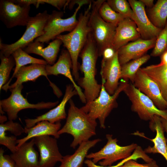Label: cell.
I'll return each mask as SVG.
<instances>
[{
  "instance_id": "15",
  "label": "cell",
  "mask_w": 167,
  "mask_h": 167,
  "mask_svg": "<svg viewBox=\"0 0 167 167\" xmlns=\"http://www.w3.org/2000/svg\"><path fill=\"white\" fill-rule=\"evenodd\" d=\"M77 95V92L72 84L66 85L65 94L60 103L56 107L35 118L25 119V128L32 127L37 123L43 121H47L50 123H55L65 119L67 117L65 111L66 105L71 97Z\"/></svg>"
},
{
  "instance_id": "10",
  "label": "cell",
  "mask_w": 167,
  "mask_h": 167,
  "mask_svg": "<svg viewBox=\"0 0 167 167\" xmlns=\"http://www.w3.org/2000/svg\"><path fill=\"white\" fill-rule=\"evenodd\" d=\"M23 88L22 84L17 85L15 88L10 89L11 94L8 98L0 101V108L6 113L9 120L16 119L18 113L22 109H32L39 110L50 109L56 106L59 103L58 101H57L41 102L36 104L30 103L22 94Z\"/></svg>"
},
{
  "instance_id": "39",
  "label": "cell",
  "mask_w": 167,
  "mask_h": 167,
  "mask_svg": "<svg viewBox=\"0 0 167 167\" xmlns=\"http://www.w3.org/2000/svg\"><path fill=\"white\" fill-rule=\"evenodd\" d=\"M45 3H46L56 8L59 10L63 7L65 9L68 6L70 0H42Z\"/></svg>"
},
{
  "instance_id": "44",
  "label": "cell",
  "mask_w": 167,
  "mask_h": 167,
  "mask_svg": "<svg viewBox=\"0 0 167 167\" xmlns=\"http://www.w3.org/2000/svg\"><path fill=\"white\" fill-rule=\"evenodd\" d=\"M161 119L164 131L166 133L167 135V119L161 117ZM166 140L167 143V136Z\"/></svg>"
},
{
  "instance_id": "12",
  "label": "cell",
  "mask_w": 167,
  "mask_h": 167,
  "mask_svg": "<svg viewBox=\"0 0 167 167\" xmlns=\"http://www.w3.org/2000/svg\"><path fill=\"white\" fill-rule=\"evenodd\" d=\"M34 139L40 153L39 167H53L57 162H61L63 156L59 151L56 138L45 135Z\"/></svg>"
},
{
  "instance_id": "14",
  "label": "cell",
  "mask_w": 167,
  "mask_h": 167,
  "mask_svg": "<svg viewBox=\"0 0 167 167\" xmlns=\"http://www.w3.org/2000/svg\"><path fill=\"white\" fill-rule=\"evenodd\" d=\"M128 2L134 12L132 19L136 24L141 38L147 40L157 38L163 28H156L152 24L147 15L145 5L139 0Z\"/></svg>"
},
{
  "instance_id": "2",
  "label": "cell",
  "mask_w": 167,
  "mask_h": 167,
  "mask_svg": "<svg viewBox=\"0 0 167 167\" xmlns=\"http://www.w3.org/2000/svg\"><path fill=\"white\" fill-rule=\"evenodd\" d=\"M66 123L58 132L60 135L67 133L71 135L73 139L70 147L75 149L83 142L88 141L96 134V120L75 106L70 99Z\"/></svg>"
},
{
  "instance_id": "42",
  "label": "cell",
  "mask_w": 167,
  "mask_h": 167,
  "mask_svg": "<svg viewBox=\"0 0 167 167\" xmlns=\"http://www.w3.org/2000/svg\"><path fill=\"white\" fill-rule=\"evenodd\" d=\"M139 1L148 8L152 7L154 5L153 0H139Z\"/></svg>"
},
{
  "instance_id": "31",
  "label": "cell",
  "mask_w": 167,
  "mask_h": 167,
  "mask_svg": "<svg viewBox=\"0 0 167 167\" xmlns=\"http://www.w3.org/2000/svg\"><path fill=\"white\" fill-rule=\"evenodd\" d=\"M0 90L9 81V78L12 69L15 65V62L12 55L6 57L0 55Z\"/></svg>"
},
{
  "instance_id": "24",
  "label": "cell",
  "mask_w": 167,
  "mask_h": 167,
  "mask_svg": "<svg viewBox=\"0 0 167 167\" xmlns=\"http://www.w3.org/2000/svg\"><path fill=\"white\" fill-rule=\"evenodd\" d=\"M149 127L153 131H156V134L154 138L150 139L153 143V146H148L144 149L145 152L146 153H159L164 157L167 162V143L161 117L154 116L150 121Z\"/></svg>"
},
{
  "instance_id": "5",
  "label": "cell",
  "mask_w": 167,
  "mask_h": 167,
  "mask_svg": "<svg viewBox=\"0 0 167 167\" xmlns=\"http://www.w3.org/2000/svg\"><path fill=\"white\" fill-rule=\"evenodd\" d=\"M105 0L92 1V6L88 21L91 32L96 45L99 57H101L106 48L112 47L117 26L104 20L98 10Z\"/></svg>"
},
{
  "instance_id": "8",
  "label": "cell",
  "mask_w": 167,
  "mask_h": 167,
  "mask_svg": "<svg viewBox=\"0 0 167 167\" xmlns=\"http://www.w3.org/2000/svg\"><path fill=\"white\" fill-rule=\"evenodd\" d=\"M106 138L107 142L103 147L97 152L88 154L86 158L91 159L96 164L99 162L101 166H110L118 161L130 156L138 146L135 143L120 146L117 143L118 140L113 138L112 135L107 134Z\"/></svg>"
},
{
  "instance_id": "25",
  "label": "cell",
  "mask_w": 167,
  "mask_h": 167,
  "mask_svg": "<svg viewBox=\"0 0 167 167\" xmlns=\"http://www.w3.org/2000/svg\"><path fill=\"white\" fill-rule=\"evenodd\" d=\"M101 140L97 139L82 142L73 154L63 156L61 164L58 167H83L89 150Z\"/></svg>"
},
{
  "instance_id": "13",
  "label": "cell",
  "mask_w": 167,
  "mask_h": 167,
  "mask_svg": "<svg viewBox=\"0 0 167 167\" xmlns=\"http://www.w3.org/2000/svg\"><path fill=\"white\" fill-rule=\"evenodd\" d=\"M140 68L136 73L132 83L149 98L158 109L167 111V102L163 98L158 85Z\"/></svg>"
},
{
  "instance_id": "11",
  "label": "cell",
  "mask_w": 167,
  "mask_h": 167,
  "mask_svg": "<svg viewBox=\"0 0 167 167\" xmlns=\"http://www.w3.org/2000/svg\"><path fill=\"white\" fill-rule=\"evenodd\" d=\"M30 9V6L20 5L11 0H1L0 19L8 28L26 26Z\"/></svg>"
},
{
  "instance_id": "38",
  "label": "cell",
  "mask_w": 167,
  "mask_h": 167,
  "mask_svg": "<svg viewBox=\"0 0 167 167\" xmlns=\"http://www.w3.org/2000/svg\"><path fill=\"white\" fill-rule=\"evenodd\" d=\"M119 167H159L156 161L153 160L152 161L145 164H140L135 160H131L126 162Z\"/></svg>"
},
{
  "instance_id": "26",
  "label": "cell",
  "mask_w": 167,
  "mask_h": 167,
  "mask_svg": "<svg viewBox=\"0 0 167 167\" xmlns=\"http://www.w3.org/2000/svg\"><path fill=\"white\" fill-rule=\"evenodd\" d=\"M140 69L156 83L163 98L167 102V65L158 64Z\"/></svg>"
},
{
  "instance_id": "3",
  "label": "cell",
  "mask_w": 167,
  "mask_h": 167,
  "mask_svg": "<svg viewBox=\"0 0 167 167\" xmlns=\"http://www.w3.org/2000/svg\"><path fill=\"white\" fill-rule=\"evenodd\" d=\"M92 1L83 13L80 14L75 27L68 34L60 35V39L70 55L72 63V75L76 81L79 79L78 58L87 41L91 30L88 24Z\"/></svg>"
},
{
  "instance_id": "27",
  "label": "cell",
  "mask_w": 167,
  "mask_h": 167,
  "mask_svg": "<svg viewBox=\"0 0 167 167\" xmlns=\"http://www.w3.org/2000/svg\"><path fill=\"white\" fill-rule=\"evenodd\" d=\"M147 15L156 28H163L167 21V0H158L151 8H147Z\"/></svg>"
},
{
  "instance_id": "19",
  "label": "cell",
  "mask_w": 167,
  "mask_h": 167,
  "mask_svg": "<svg viewBox=\"0 0 167 167\" xmlns=\"http://www.w3.org/2000/svg\"><path fill=\"white\" fill-rule=\"evenodd\" d=\"M141 38L135 22L129 18L121 21L116 27L112 47L117 51L130 41H134Z\"/></svg>"
},
{
  "instance_id": "9",
  "label": "cell",
  "mask_w": 167,
  "mask_h": 167,
  "mask_svg": "<svg viewBox=\"0 0 167 167\" xmlns=\"http://www.w3.org/2000/svg\"><path fill=\"white\" fill-rule=\"evenodd\" d=\"M123 92L131 102V109L137 113L140 119L151 120L155 115L167 119V111L158 109L152 101L137 88L131 82H128Z\"/></svg>"
},
{
  "instance_id": "21",
  "label": "cell",
  "mask_w": 167,
  "mask_h": 167,
  "mask_svg": "<svg viewBox=\"0 0 167 167\" xmlns=\"http://www.w3.org/2000/svg\"><path fill=\"white\" fill-rule=\"evenodd\" d=\"M45 65L33 64L28 66H24L19 69L15 76L16 78V81L13 84L9 85L5 91L15 87L19 84H22L24 82L28 81H35L39 77L43 76L49 80L50 85L54 90V93L57 92L59 89L49 80L47 76Z\"/></svg>"
},
{
  "instance_id": "35",
  "label": "cell",
  "mask_w": 167,
  "mask_h": 167,
  "mask_svg": "<svg viewBox=\"0 0 167 167\" xmlns=\"http://www.w3.org/2000/svg\"><path fill=\"white\" fill-rule=\"evenodd\" d=\"M0 130L5 132L10 131L14 135L19 136L23 133H25L24 128L19 123L14 122L13 120H9L6 122L0 124Z\"/></svg>"
},
{
  "instance_id": "41",
  "label": "cell",
  "mask_w": 167,
  "mask_h": 167,
  "mask_svg": "<svg viewBox=\"0 0 167 167\" xmlns=\"http://www.w3.org/2000/svg\"><path fill=\"white\" fill-rule=\"evenodd\" d=\"M116 51L112 47L105 49L102 54L101 56L102 57V61H105L111 58L114 56Z\"/></svg>"
},
{
  "instance_id": "6",
  "label": "cell",
  "mask_w": 167,
  "mask_h": 167,
  "mask_svg": "<svg viewBox=\"0 0 167 167\" xmlns=\"http://www.w3.org/2000/svg\"><path fill=\"white\" fill-rule=\"evenodd\" d=\"M91 1L89 0H80L73 15L66 19L62 18L64 15L63 12L53 11L51 14L49 15L45 25V33L36 39L35 41L43 44L47 43L50 40L55 39L64 32L71 31L78 22L76 18L78 12L83 5L89 4Z\"/></svg>"
},
{
  "instance_id": "23",
  "label": "cell",
  "mask_w": 167,
  "mask_h": 167,
  "mask_svg": "<svg viewBox=\"0 0 167 167\" xmlns=\"http://www.w3.org/2000/svg\"><path fill=\"white\" fill-rule=\"evenodd\" d=\"M61 126L60 122L52 123L47 121H43L37 123L32 127L24 128L25 133L27 135L23 138L17 139V148L29 139L38 136L52 135L56 139H58L60 135L58 132L61 128Z\"/></svg>"
},
{
  "instance_id": "16",
  "label": "cell",
  "mask_w": 167,
  "mask_h": 167,
  "mask_svg": "<svg viewBox=\"0 0 167 167\" xmlns=\"http://www.w3.org/2000/svg\"><path fill=\"white\" fill-rule=\"evenodd\" d=\"M121 73V65L118 59L117 51L111 58L102 61L100 72L102 83L110 95L113 94L118 88Z\"/></svg>"
},
{
  "instance_id": "20",
  "label": "cell",
  "mask_w": 167,
  "mask_h": 167,
  "mask_svg": "<svg viewBox=\"0 0 167 167\" xmlns=\"http://www.w3.org/2000/svg\"><path fill=\"white\" fill-rule=\"evenodd\" d=\"M34 138L17 148L10 155L14 161L16 167H39V157L34 147Z\"/></svg>"
},
{
  "instance_id": "33",
  "label": "cell",
  "mask_w": 167,
  "mask_h": 167,
  "mask_svg": "<svg viewBox=\"0 0 167 167\" xmlns=\"http://www.w3.org/2000/svg\"><path fill=\"white\" fill-rule=\"evenodd\" d=\"M106 2L114 11L132 19L134 12L128 2L126 0H108Z\"/></svg>"
},
{
  "instance_id": "40",
  "label": "cell",
  "mask_w": 167,
  "mask_h": 167,
  "mask_svg": "<svg viewBox=\"0 0 167 167\" xmlns=\"http://www.w3.org/2000/svg\"><path fill=\"white\" fill-rule=\"evenodd\" d=\"M14 2L20 5L30 6L34 5L36 8L40 4H44L42 0H11Z\"/></svg>"
},
{
  "instance_id": "30",
  "label": "cell",
  "mask_w": 167,
  "mask_h": 167,
  "mask_svg": "<svg viewBox=\"0 0 167 167\" xmlns=\"http://www.w3.org/2000/svg\"><path fill=\"white\" fill-rule=\"evenodd\" d=\"M98 12L101 18L105 22L116 26L121 21L126 18L113 10L105 0L100 6Z\"/></svg>"
},
{
  "instance_id": "28",
  "label": "cell",
  "mask_w": 167,
  "mask_h": 167,
  "mask_svg": "<svg viewBox=\"0 0 167 167\" xmlns=\"http://www.w3.org/2000/svg\"><path fill=\"white\" fill-rule=\"evenodd\" d=\"M11 55L15 59V66L11 78L2 88V89L4 91L6 90L7 88L9 85V84L12 79L14 77L17 71L21 67L30 64H39L45 65L48 64L45 60L32 57L21 48L18 49L14 51L12 53Z\"/></svg>"
},
{
  "instance_id": "32",
  "label": "cell",
  "mask_w": 167,
  "mask_h": 167,
  "mask_svg": "<svg viewBox=\"0 0 167 167\" xmlns=\"http://www.w3.org/2000/svg\"><path fill=\"white\" fill-rule=\"evenodd\" d=\"M142 159L146 162L149 161L150 157L145 152L142 148L139 146L135 150L132 154L129 157L122 160L116 165L110 166H102L94 163L91 159H87L85 160L84 163L87 167H119L127 161L131 160L136 161L139 159Z\"/></svg>"
},
{
  "instance_id": "43",
  "label": "cell",
  "mask_w": 167,
  "mask_h": 167,
  "mask_svg": "<svg viewBox=\"0 0 167 167\" xmlns=\"http://www.w3.org/2000/svg\"><path fill=\"white\" fill-rule=\"evenodd\" d=\"M160 59L161 62L159 63L160 65H167V51L160 56Z\"/></svg>"
},
{
  "instance_id": "34",
  "label": "cell",
  "mask_w": 167,
  "mask_h": 167,
  "mask_svg": "<svg viewBox=\"0 0 167 167\" xmlns=\"http://www.w3.org/2000/svg\"><path fill=\"white\" fill-rule=\"evenodd\" d=\"M167 51V21L164 28L157 37L150 56H160Z\"/></svg>"
},
{
  "instance_id": "37",
  "label": "cell",
  "mask_w": 167,
  "mask_h": 167,
  "mask_svg": "<svg viewBox=\"0 0 167 167\" xmlns=\"http://www.w3.org/2000/svg\"><path fill=\"white\" fill-rule=\"evenodd\" d=\"M2 148L0 149V167H16L15 164L10 155H5Z\"/></svg>"
},
{
  "instance_id": "1",
  "label": "cell",
  "mask_w": 167,
  "mask_h": 167,
  "mask_svg": "<svg viewBox=\"0 0 167 167\" xmlns=\"http://www.w3.org/2000/svg\"><path fill=\"white\" fill-rule=\"evenodd\" d=\"M79 56L82 62L80 69L84 76L79 78L78 83L84 90V93L87 102L98 97L101 87V84L98 83L95 77L96 63L99 56L98 48L91 32Z\"/></svg>"
},
{
  "instance_id": "18",
  "label": "cell",
  "mask_w": 167,
  "mask_h": 167,
  "mask_svg": "<svg viewBox=\"0 0 167 167\" xmlns=\"http://www.w3.org/2000/svg\"><path fill=\"white\" fill-rule=\"evenodd\" d=\"M156 38L147 40L140 38L120 48L117 52L121 65L146 54L149 50L154 47Z\"/></svg>"
},
{
  "instance_id": "22",
  "label": "cell",
  "mask_w": 167,
  "mask_h": 167,
  "mask_svg": "<svg viewBox=\"0 0 167 167\" xmlns=\"http://www.w3.org/2000/svg\"><path fill=\"white\" fill-rule=\"evenodd\" d=\"M62 44L60 39L56 38L50 42L47 47L44 48L43 43L35 41L29 44L23 49L28 54H34L42 57L48 64L52 65L55 63Z\"/></svg>"
},
{
  "instance_id": "17",
  "label": "cell",
  "mask_w": 167,
  "mask_h": 167,
  "mask_svg": "<svg viewBox=\"0 0 167 167\" xmlns=\"http://www.w3.org/2000/svg\"><path fill=\"white\" fill-rule=\"evenodd\" d=\"M72 68V63L70 55L67 50L63 49L57 61L54 65H51L47 64L45 66V69L47 75L57 76L62 75L68 78L72 83L79 98L84 103L86 104L87 101L80 87L75 82L74 79L71 69Z\"/></svg>"
},
{
  "instance_id": "45",
  "label": "cell",
  "mask_w": 167,
  "mask_h": 167,
  "mask_svg": "<svg viewBox=\"0 0 167 167\" xmlns=\"http://www.w3.org/2000/svg\"><path fill=\"white\" fill-rule=\"evenodd\" d=\"M7 120L6 117L3 115H0V123L2 124L4 123Z\"/></svg>"
},
{
  "instance_id": "7",
  "label": "cell",
  "mask_w": 167,
  "mask_h": 167,
  "mask_svg": "<svg viewBox=\"0 0 167 167\" xmlns=\"http://www.w3.org/2000/svg\"><path fill=\"white\" fill-rule=\"evenodd\" d=\"M46 10L30 17L26 26V29L21 37L10 44L3 43L0 39V55L8 57L16 49H23L33 40L45 33L44 28L49 16Z\"/></svg>"
},
{
  "instance_id": "4",
  "label": "cell",
  "mask_w": 167,
  "mask_h": 167,
  "mask_svg": "<svg viewBox=\"0 0 167 167\" xmlns=\"http://www.w3.org/2000/svg\"><path fill=\"white\" fill-rule=\"evenodd\" d=\"M128 80L123 79L113 94L110 95L105 90L103 84L102 83L101 87L98 97L94 100L87 102L85 105L80 108L92 118L99 121L100 127L105 129L106 119L112 111L118 106L117 101L120 93L123 91L127 84Z\"/></svg>"
},
{
  "instance_id": "29",
  "label": "cell",
  "mask_w": 167,
  "mask_h": 167,
  "mask_svg": "<svg viewBox=\"0 0 167 167\" xmlns=\"http://www.w3.org/2000/svg\"><path fill=\"white\" fill-rule=\"evenodd\" d=\"M150 55L145 54L143 56L121 65V78L130 80L132 83L135 75L141 66L150 58Z\"/></svg>"
},
{
  "instance_id": "36",
  "label": "cell",
  "mask_w": 167,
  "mask_h": 167,
  "mask_svg": "<svg viewBox=\"0 0 167 167\" xmlns=\"http://www.w3.org/2000/svg\"><path fill=\"white\" fill-rule=\"evenodd\" d=\"M5 131L0 130V144L6 147L11 152H15L17 150V138L15 135H6Z\"/></svg>"
}]
</instances>
